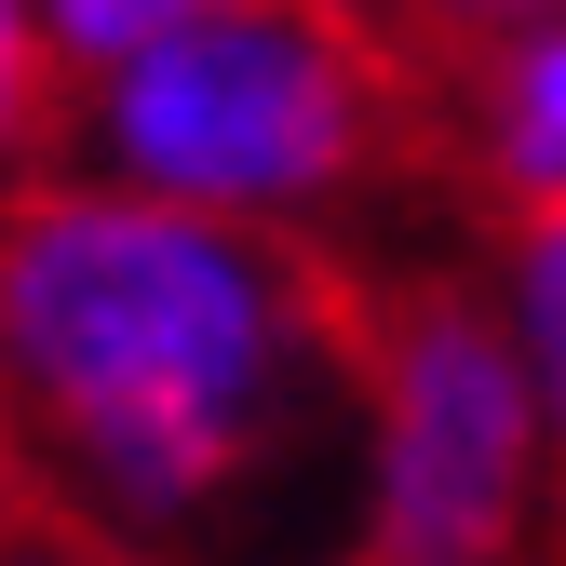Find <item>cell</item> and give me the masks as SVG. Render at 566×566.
Masks as SVG:
<instances>
[{"label":"cell","instance_id":"277c9868","mask_svg":"<svg viewBox=\"0 0 566 566\" xmlns=\"http://www.w3.org/2000/svg\"><path fill=\"white\" fill-rule=\"evenodd\" d=\"M446 149L485 202H566V0L459 41L446 67Z\"/></svg>","mask_w":566,"mask_h":566},{"label":"cell","instance_id":"5b68a950","mask_svg":"<svg viewBox=\"0 0 566 566\" xmlns=\"http://www.w3.org/2000/svg\"><path fill=\"white\" fill-rule=\"evenodd\" d=\"M485 311H500L513 365L539 378V418L566 446V202H500V243H485Z\"/></svg>","mask_w":566,"mask_h":566},{"label":"cell","instance_id":"8992f818","mask_svg":"<svg viewBox=\"0 0 566 566\" xmlns=\"http://www.w3.org/2000/svg\"><path fill=\"white\" fill-rule=\"evenodd\" d=\"M54 135H67V54L41 28V0H0V189L54 163Z\"/></svg>","mask_w":566,"mask_h":566},{"label":"cell","instance_id":"9c48e42d","mask_svg":"<svg viewBox=\"0 0 566 566\" xmlns=\"http://www.w3.org/2000/svg\"><path fill=\"white\" fill-rule=\"evenodd\" d=\"M391 14L418 41H485V28H513V14H553V0H391Z\"/></svg>","mask_w":566,"mask_h":566},{"label":"cell","instance_id":"ba28073f","mask_svg":"<svg viewBox=\"0 0 566 566\" xmlns=\"http://www.w3.org/2000/svg\"><path fill=\"white\" fill-rule=\"evenodd\" d=\"M0 566H122V553L82 539L67 513H41V500H0Z\"/></svg>","mask_w":566,"mask_h":566},{"label":"cell","instance_id":"6da1fadb","mask_svg":"<svg viewBox=\"0 0 566 566\" xmlns=\"http://www.w3.org/2000/svg\"><path fill=\"white\" fill-rule=\"evenodd\" d=\"M365 270L108 163L0 189V500L122 566H337Z\"/></svg>","mask_w":566,"mask_h":566},{"label":"cell","instance_id":"52a82bcc","mask_svg":"<svg viewBox=\"0 0 566 566\" xmlns=\"http://www.w3.org/2000/svg\"><path fill=\"white\" fill-rule=\"evenodd\" d=\"M176 14H202V0H41V28H54V54H67V82H82V67H108V54H135V41H163Z\"/></svg>","mask_w":566,"mask_h":566},{"label":"cell","instance_id":"3957f363","mask_svg":"<svg viewBox=\"0 0 566 566\" xmlns=\"http://www.w3.org/2000/svg\"><path fill=\"white\" fill-rule=\"evenodd\" d=\"M553 513H566V446L485 311V270L365 283L337 566H539Z\"/></svg>","mask_w":566,"mask_h":566},{"label":"cell","instance_id":"7a4b0ae2","mask_svg":"<svg viewBox=\"0 0 566 566\" xmlns=\"http://www.w3.org/2000/svg\"><path fill=\"white\" fill-rule=\"evenodd\" d=\"M432 95L378 0H202L67 82V149L243 230L350 243L405 189Z\"/></svg>","mask_w":566,"mask_h":566}]
</instances>
